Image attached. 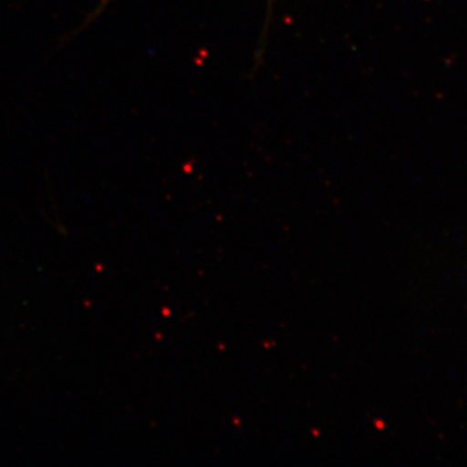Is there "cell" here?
I'll use <instances>...</instances> for the list:
<instances>
[]
</instances>
